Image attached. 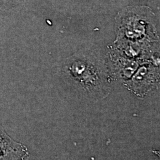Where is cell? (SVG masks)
Listing matches in <instances>:
<instances>
[{
  "label": "cell",
  "instance_id": "cell-2",
  "mask_svg": "<svg viewBox=\"0 0 160 160\" xmlns=\"http://www.w3.org/2000/svg\"><path fill=\"white\" fill-rule=\"evenodd\" d=\"M68 72L72 77L81 82L94 84L100 80L102 71L90 61L74 59L69 62Z\"/></svg>",
  "mask_w": 160,
  "mask_h": 160
},
{
  "label": "cell",
  "instance_id": "cell-1",
  "mask_svg": "<svg viewBox=\"0 0 160 160\" xmlns=\"http://www.w3.org/2000/svg\"><path fill=\"white\" fill-rule=\"evenodd\" d=\"M29 157L28 148L14 141L0 125V160H27Z\"/></svg>",
  "mask_w": 160,
  "mask_h": 160
},
{
  "label": "cell",
  "instance_id": "cell-3",
  "mask_svg": "<svg viewBox=\"0 0 160 160\" xmlns=\"http://www.w3.org/2000/svg\"><path fill=\"white\" fill-rule=\"evenodd\" d=\"M19 0H0V10H6L14 8Z\"/></svg>",
  "mask_w": 160,
  "mask_h": 160
}]
</instances>
